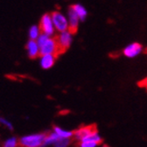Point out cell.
<instances>
[{
  "instance_id": "obj_5",
  "label": "cell",
  "mask_w": 147,
  "mask_h": 147,
  "mask_svg": "<svg viewBox=\"0 0 147 147\" xmlns=\"http://www.w3.org/2000/svg\"><path fill=\"white\" fill-rule=\"evenodd\" d=\"M40 55L53 54L56 56L57 54L60 53L57 41L55 38L52 37V36H49L41 45H40Z\"/></svg>"
},
{
  "instance_id": "obj_16",
  "label": "cell",
  "mask_w": 147,
  "mask_h": 147,
  "mask_svg": "<svg viewBox=\"0 0 147 147\" xmlns=\"http://www.w3.org/2000/svg\"><path fill=\"white\" fill-rule=\"evenodd\" d=\"M20 145V139H18L15 137H11L5 141L4 146L5 147H17Z\"/></svg>"
},
{
  "instance_id": "obj_12",
  "label": "cell",
  "mask_w": 147,
  "mask_h": 147,
  "mask_svg": "<svg viewBox=\"0 0 147 147\" xmlns=\"http://www.w3.org/2000/svg\"><path fill=\"white\" fill-rule=\"evenodd\" d=\"M56 60V56L53 54H46V55H40V64L42 69L44 70H49L51 69Z\"/></svg>"
},
{
  "instance_id": "obj_17",
  "label": "cell",
  "mask_w": 147,
  "mask_h": 147,
  "mask_svg": "<svg viewBox=\"0 0 147 147\" xmlns=\"http://www.w3.org/2000/svg\"><path fill=\"white\" fill-rule=\"evenodd\" d=\"M0 124L3 125L4 127H5L6 129H8V130H10V131L13 130V125L8 120H6L4 117H0Z\"/></svg>"
},
{
  "instance_id": "obj_11",
  "label": "cell",
  "mask_w": 147,
  "mask_h": 147,
  "mask_svg": "<svg viewBox=\"0 0 147 147\" xmlns=\"http://www.w3.org/2000/svg\"><path fill=\"white\" fill-rule=\"evenodd\" d=\"M26 50L28 57L32 59L38 57L40 56V46L36 40H30L26 44Z\"/></svg>"
},
{
  "instance_id": "obj_6",
  "label": "cell",
  "mask_w": 147,
  "mask_h": 147,
  "mask_svg": "<svg viewBox=\"0 0 147 147\" xmlns=\"http://www.w3.org/2000/svg\"><path fill=\"white\" fill-rule=\"evenodd\" d=\"M40 28L41 33L46 34L49 36H53L55 33V27L52 20L51 13H46L44 14L40 21Z\"/></svg>"
},
{
  "instance_id": "obj_1",
  "label": "cell",
  "mask_w": 147,
  "mask_h": 147,
  "mask_svg": "<svg viewBox=\"0 0 147 147\" xmlns=\"http://www.w3.org/2000/svg\"><path fill=\"white\" fill-rule=\"evenodd\" d=\"M47 133H37L20 138V145L23 147H40L44 144Z\"/></svg>"
},
{
  "instance_id": "obj_4",
  "label": "cell",
  "mask_w": 147,
  "mask_h": 147,
  "mask_svg": "<svg viewBox=\"0 0 147 147\" xmlns=\"http://www.w3.org/2000/svg\"><path fill=\"white\" fill-rule=\"evenodd\" d=\"M73 35L74 34L69 30H66V31L59 33V34L57 35V37L55 39L57 41L60 53L64 52L71 46L72 42H73Z\"/></svg>"
},
{
  "instance_id": "obj_2",
  "label": "cell",
  "mask_w": 147,
  "mask_h": 147,
  "mask_svg": "<svg viewBox=\"0 0 147 147\" xmlns=\"http://www.w3.org/2000/svg\"><path fill=\"white\" fill-rule=\"evenodd\" d=\"M71 138H63L61 137L57 133H55L53 131L50 133H47L46 135L44 144L43 146H48V145H53L57 147H66L69 145Z\"/></svg>"
},
{
  "instance_id": "obj_7",
  "label": "cell",
  "mask_w": 147,
  "mask_h": 147,
  "mask_svg": "<svg viewBox=\"0 0 147 147\" xmlns=\"http://www.w3.org/2000/svg\"><path fill=\"white\" fill-rule=\"evenodd\" d=\"M79 143V146L81 147H96L102 143V138L96 130L81 140Z\"/></svg>"
},
{
  "instance_id": "obj_8",
  "label": "cell",
  "mask_w": 147,
  "mask_h": 147,
  "mask_svg": "<svg viewBox=\"0 0 147 147\" xmlns=\"http://www.w3.org/2000/svg\"><path fill=\"white\" fill-rule=\"evenodd\" d=\"M142 51H143V47L140 43L132 42L123 49V54L124 57H126L128 58H134V57H138V55H140Z\"/></svg>"
},
{
  "instance_id": "obj_10",
  "label": "cell",
  "mask_w": 147,
  "mask_h": 147,
  "mask_svg": "<svg viewBox=\"0 0 147 147\" xmlns=\"http://www.w3.org/2000/svg\"><path fill=\"white\" fill-rule=\"evenodd\" d=\"M67 20H68V25H69L68 30L71 31L73 34H75L77 31V28L81 21L79 19L78 15L71 7L69 8L68 12H67Z\"/></svg>"
},
{
  "instance_id": "obj_15",
  "label": "cell",
  "mask_w": 147,
  "mask_h": 147,
  "mask_svg": "<svg viewBox=\"0 0 147 147\" xmlns=\"http://www.w3.org/2000/svg\"><path fill=\"white\" fill-rule=\"evenodd\" d=\"M40 34H41V31L39 26L33 25L29 28L28 35H29L30 40H37Z\"/></svg>"
},
{
  "instance_id": "obj_3",
  "label": "cell",
  "mask_w": 147,
  "mask_h": 147,
  "mask_svg": "<svg viewBox=\"0 0 147 147\" xmlns=\"http://www.w3.org/2000/svg\"><path fill=\"white\" fill-rule=\"evenodd\" d=\"M52 20L55 27V30L57 32H63L66 30H68L69 25H68V20L67 18L63 15L61 12L58 11H54L51 13Z\"/></svg>"
},
{
  "instance_id": "obj_14",
  "label": "cell",
  "mask_w": 147,
  "mask_h": 147,
  "mask_svg": "<svg viewBox=\"0 0 147 147\" xmlns=\"http://www.w3.org/2000/svg\"><path fill=\"white\" fill-rule=\"evenodd\" d=\"M53 131L55 133H57L61 137H63V138H71L74 136V132L63 130V129H61V128H60L58 126H54Z\"/></svg>"
},
{
  "instance_id": "obj_18",
  "label": "cell",
  "mask_w": 147,
  "mask_h": 147,
  "mask_svg": "<svg viewBox=\"0 0 147 147\" xmlns=\"http://www.w3.org/2000/svg\"><path fill=\"white\" fill-rule=\"evenodd\" d=\"M144 87H145V88L147 89V81H146V83L144 84Z\"/></svg>"
},
{
  "instance_id": "obj_9",
  "label": "cell",
  "mask_w": 147,
  "mask_h": 147,
  "mask_svg": "<svg viewBox=\"0 0 147 147\" xmlns=\"http://www.w3.org/2000/svg\"><path fill=\"white\" fill-rule=\"evenodd\" d=\"M96 131V128L94 125H88V126H83L80 129H78L77 131H74V136L73 137H75L76 140L80 142L83 138H85L87 136L91 134L92 132H94Z\"/></svg>"
},
{
  "instance_id": "obj_13",
  "label": "cell",
  "mask_w": 147,
  "mask_h": 147,
  "mask_svg": "<svg viewBox=\"0 0 147 147\" xmlns=\"http://www.w3.org/2000/svg\"><path fill=\"white\" fill-rule=\"evenodd\" d=\"M71 8L76 12V13L78 15L79 17V19L81 21H84L86 19H87V17H88V11L87 9L82 5L81 4H75V5H71Z\"/></svg>"
}]
</instances>
